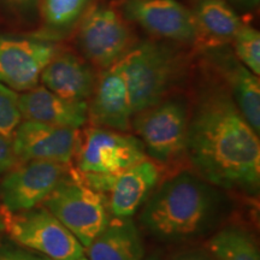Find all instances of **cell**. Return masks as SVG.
<instances>
[{
    "label": "cell",
    "mask_w": 260,
    "mask_h": 260,
    "mask_svg": "<svg viewBox=\"0 0 260 260\" xmlns=\"http://www.w3.org/2000/svg\"><path fill=\"white\" fill-rule=\"evenodd\" d=\"M186 159L191 170L213 186L258 198L259 134L220 81L204 86L190 107Z\"/></svg>",
    "instance_id": "obj_1"
},
{
    "label": "cell",
    "mask_w": 260,
    "mask_h": 260,
    "mask_svg": "<svg viewBox=\"0 0 260 260\" xmlns=\"http://www.w3.org/2000/svg\"><path fill=\"white\" fill-rule=\"evenodd\" d=\"M139 223L161 241H183L219 226L226 216V191L191 169H180L164 178L141 207Z\"/></svg>",
    "instance_id": "obj_2"
},
{
    "label": "cell",
    "mask_w": 260,
    "mask_h": 260,
    "mask_svg": "<svg viewBox=\"0 0 260 260\" xmlns=\"http://www.w3.org/2000/svg\"><path fill=\"white\" fill-rule=\"evenodd\" d=\"M119 61L134 115L172 95L188 70L187 54L161 41L135 44Z\"/></svg>",
    "instance_id": "obj_3"
},
{
    "label": "cell",
    "mask_w": 260,
    "mask_h": 260,
    "mask_svg": "<svg viewBox=\"0 0 260 260\" xmlns=\"http://www.w3.org/2000/svg\"><path fill=\"white\" fill-rule=\"evenodd\" d=\"M189 115V103L172 94L133 116L132 130L144 145L146 155L165 170L186 159Z\"/></svg>",
    "instance_id": "obj_4"
},
{
    "label": "cell",
    "mask_w": 260,
    "mask_h": 260,
    "mask_svg": "<svg viewBox=\"0 0 260 260\" xmlns=\"http://www.w3.org/2000/svg\"><path fill=\"white\" fill-rule=\"evenodd\" d=\"M42 205L64 224L84 249L112 218L106 195L81 182L73 167Z\"/></svg>",
    "instance_id": "obj_5"
},
{
    "label": "cell",
    "mask_w": 260,
    "mask_h": 260,
    "mask_svg": "<svg viewBox=\"0 0 260 260\" xmlns=\"http://www.w3.org/2000/svg\"><path fill=\"white\" fill-rule=\"evenodd\" d=\"M5 233L25 249L52 260H79L84 247L44 205L19 213H9L0 207Z\"/></svg>",
    "instance_id": "obj_6"
},
{
    "label": "cell",
    "mask_w": 260,
    "mask_h": 260,
    "mask_svg": "<svg viewBox=\"0 0 260 260\" xmlns=\"http://www.w3.org/2000/svg\"><path fill=\"white\" fill-rule=\"evenodd\" d=\"M146 157L144 145L135 134L88 125L80 130L73 161L80 172L118 175Z\"/></svg>",
    "instance_id": "obj_7"
},
{
    "label": "cell",
    "mask_w": 260,
    "mask_h": 260,
    "mask_svg": "<svg viewBox=\"0 0 260 260\" xmlns=\"http://www.w3.org/2000/svg\"><path fill=\"white\" fill-rule=\"evenodd\" d=\"M134 45V35L125 17L110 6L90 10L77 32L81 56L102 71L118 63Z\"/></svg>",
    "instance_id": "obj_8"
},
{
    "label": "cell",
    "mask_w": 260,
    "mask_h": 260,
    "mask_svg": "<svg viewBox=\"0 0 260 260\" xmlns=\"http://www.w3.org/2000/svg\"><path fill=\"white\" fill-rule=\"evenodd\" d=\"M71 164L50 160L21 161L0 182V204L9 213H19L44 204L69 174Z\"/></svg>",
    "instance_id": "obj_9"
},
{
    "label": "cell",
    "mask_w": 260,
    "mask_h": 260,
    "mask_svg": "<svg viewBox=\"0 0 260 260\" xmlns=\"http://www.w3.org/2000/svg\"><path fill=\"white\" fill-rule=\"evenodd\" d=\"M122 15L155 38L199 47L200 34L193 12L176 0H125Z\"/></svg>",
    "instance_id": "obj_10"
},
{
    "label": "cell",
    "mask_w": 260,
    "mask_h": 260,
    "mask_svg": "<svg viewBox=\"0 0 260 260\" xmlns=\"http://www.w3.org/2000/svg\"><path fill=\"white\" fill-rule=\"evenodd\" d=\"M59 51L48 39L0 34V82L16 92L34 88L42 70Z\"/></svg>",
    "instance_id": "obj_11"
},
{
    "label": "cell",
    "mask_w": 260,
    "mask_h": 260,
    "mask_svg": "<svg viewBox=\"0 0 260 260\" xmlns=\"http://www.w3.org/2000/svg\"><path fill=\"white\" fill-rule=\"evenodd\" d=\"M204 57L218 75L247 122L260 132V80L237 59L228 45L204 47Z\"/></svg>",
    "instance_id": "obj_12"
},
{
    "label": "cell",
    "mask_w": 260,
    "mask_h": 260,
    "mask_svg": "<svg viewBox=\"0 0 260 260\" xmlns=\"http://www.w3.org/2000/svg\"><path fill=\"white\" fill-rule=\"evenodd\" d=\"M79 138L80 129L24 119L15 130L11 140L18 162L50 160L71 164Z\"/></svg>",
    "instance_id": "obj_13"
},
{
    "label": "cell",
    "mask_w": 260,
    "mask_h": 260,
    "mask_svg": "<svg viewBox=\"0 0 260 260\" xmlns=\"http://www.w3.org/2000/svg\"><path fill=\"white\" fill-rule=\"evenodd\" d=\"M87 104L89 125L119 132L132 130L134 113L121 61L99 74Z\"/></svg>",
    "instance_id": "obj_14"
},
{
    "label": "cell",
    "mask_w": 260,
    "mask_h": 260,
    "mask_svg": "<svg viewBox=\"0 0 260 260\" xmlns=\"http://www.w3.org/2000/svg\"><path fill=\"white\" fill-rule=\"evenodd\" d=\"M165 169L146 157L113 177L106 194L109 210L115 218H133L159 183Z\"/></svg>",
    "instance_id": "obj_15"
},
{
    "label": "cell",
    "mask_w": 260,
    "mask_h": 260,
    "mask_svg": "<svg viewBox=\"0 0 260 260\" xmlns=\"http://www.w3.org/2000/svg\"><path fill=\"white\" fill-rule=\"evenodd\" d=\"M99 74L92 64L73 52H61L42 70V86L64 99L88 102Z\"/></svg>",
    "instance_id": "obj_16"
},
{
    "label": "cell",
    "mask_w": 260,
    "mask_h": 260,
    "mask_svg": "<svg viewBox=\"0 0 260 260\" xmlns=\"http://www.w3.org/2000/svg\"><path fill=\"white\" fill-rule=\"evenodd\" d=\"M23 119L81 129L88 124V104L64 99L44 86L22 92L18 96Z\"/></svg>",
    "instance_id": "obj_17"
},
{
    "label": "cell",
    "mask_w": 260,
    "mask_h": 260,
    "mask_svg": "<svg viewBox=\"0 0 260 260\" xmlns=\"http://www.w3.org/2000/svg\"><path fill=\"white\" fill-rule=\"evenodd\" d=\"M145 254L144 239L134 219L115 217L84 249L88 260H144Z\"/></svg>",
    "instance_id": "obj_18"
},
{
    "label": "cell",
    "mask_w": 260,
    "mask_h": 260,
    "mask_svg": "<svg viewBox=\"0 0 260 260\" xmlns=\"http://www.w3.org/2000/svg\"><path fill=\"white\" fill-rule=\"evenodd\" d=\"M190 10L199 29L200 48L230 45L243 23L225 0H194Z\"/></svg>",
    "instance_id": "obj_19"
},
{
    "label": "cell",
    "mask_w": 260,
    "mask_h": 260,
    "mask_svg": "<svg viewBox=\"0 0 260 260\" xmlns=\"http://www.w3.org/2000/svg\"><path fill=\"white\" fill-rule=\"evenodd\" d=\"M206 249L216 260H260L254 235L236 224L217 230L207 240Z\"/></svg>",
    "instance_id": "obj_20"
},
{
    "label": "cell",
    "mask_w": 260,
    "mask_h": 260,
    "mask_svg": "<svg viewBox=\"0 0 260 260\" xmlns=\"http://www.w3.org/2000/svg\"><path fill=\"white\" fill-rule=\"evenodd\" d=\"M90 0H40L42 18L51 30L64 31L74 27Z\"/></svg>",
    "instance_id": "obj_21"
},
{
    "label": "cell",
    "mask_w": 260,
    "mask_h": 260,
    "mask_svg": "<svg viewBox=\"0 0 260 260\" xmlns=\"http://www.w3.org/2000/svg\"><path fill=\"white\" fill-rule=\"evenodd\" d=\"M230 44L237 59L252 73L260 75V32L251 24L243 22Z\"/></svg>",
    "instance_id": "obj_22"
},
{
    "label": "cell",
    "mask_w": 260,
    "mask_h": 260,
    "mask_svg": "<svg viewBox=\"0 0 260 260\" xmlns=\"http://www.w3.org/2000/svg\"><path fill=\"white\" fill-rule=\"evenodd\" d=\"M19 94L0 82V134L12 139L15 130L23 121L18 102Z\"/></svg>",
    "instance_id": "obj_23"
},
{
    "label": "cell",
    "mask_w": 260,
    "mask_h": 260,
    "mask_svg": "<svg viewBox=\"0 0 260 260\" xmlns=\"http://www.w3.org/2000/svg\"><path fill=\"white\" fill-rule=\"evenodd\" d=\"M18 164L12 140L0 134V175H4Z\"/></svg>",
    "instance_id": "obj_24"
},
{
    "label": "cell",
    "mask_w": 260,
    "mask_h": 260,
    "mask_svg": "<svg viewBox=\"0 0 260 260\" xmlns=\"http://www.w3.org/2000/svg\"><path fill=\"white\" fill-rule=\"evenodd\" d=\"M0 260H52L47 256L39 254L22 247L2 246L0 247Z\"/></svg>",
    "instance_id": "obj_25"
},
{
    "label": "cell",
    "mask_w": 260,
    "mask_h": 260,
    "mask_svg": "<svg viewBox=\"0 0 260 260\" xmlns=\"http://www.w3.org/2000/svg\"><path fill=\"white\" fill-rule=\"evenodd\" d=\"M0 2L16 15L25 17L37 11L40 0H0Z\"/></svg>",
    "instance_id": "obj_26"
},
{
    "label": "cell",
    "mask_w": 260,
    "mask_h": 260,
    "mask_svg": "<svg viewBox=\"0 0 260 260\" xmlns=\"http://www.w3.org/2000/svg\"><path fill=\"white\" fill-rule=\"evenodd\" d=\"M172 260H216L209 252L204 251H189L181 253Z\"/></svg>",
    "instance_id": "obj_27"
},
{
    "label": "cell",
    "mask_w": 260,
    "mask_h": 260,
    "mask_svg": "<svg viewBox=\"0 0 260 260\" xmlns=\"http://www.w3.org/2000/svg\"><path fill=\"white\" fill-rule=\"evenodd\" d=\"M233 6L234 9H241V10H255L259 8L260 0H225Z\"/></svg>",
    "instance_id": "obj_28"
},
{
    "label": "cell",
    "mask_w": 260,
    "mask_h": 260,
    "mask_svg": "<svg viewBox=\"0 0 260 260\" xmlns=\"http://www.w3.org/2000/svg\"><path fill=\"white\" fill-rule=\"evenodd\" d=\"M5 232V224H4V218H3L2 213H0V234Z\"/></svg>",
    "instance_id": "obj_29"
},
{
    "label": "cell",
    "mask_w": 260,
    "mask_h": 260,
    "mask_svg": "<svg viewBox=\"0 0 260 260\" xmlns=\"http://www.w3.org/2000/svg\"><path fill=\"white\" fill-rule=\"evenodd\" d=\"M144 260H160V259H159L158 255H151V256H147V258H145Z\"/></svg>",
    "instance_id": "obj_30"
},
{
    "label": "cell",
    "mask_w": 260,
    "mask_h": 260,
    "mask_svg": "<svg viewBox=\"0 0 260 260\" xmlns=\"http://www.w3.org/2000/svg\"><path fill=\"white\" fill-rule=\"evenodd\" d=\"M79 260H88V259H87L86 255H83V256H81V258H80Z\"/></svg>",
    "instance_id": "obj_31"
},
{
    "label": "cell",
    "mask_w": 260,
    "mask_h": 260,
    "mask_svg": "<svg viewBox=\"0 0 260 260\" xmlns=\"http://www.w3.org/2000/svg\"><path fill=\"white\" fill-rule=\"evenodd\" d=\"M0 207H2V204H0Z\"/></svg>",
    "instance_id": "obj_32"
}]
</instances>
